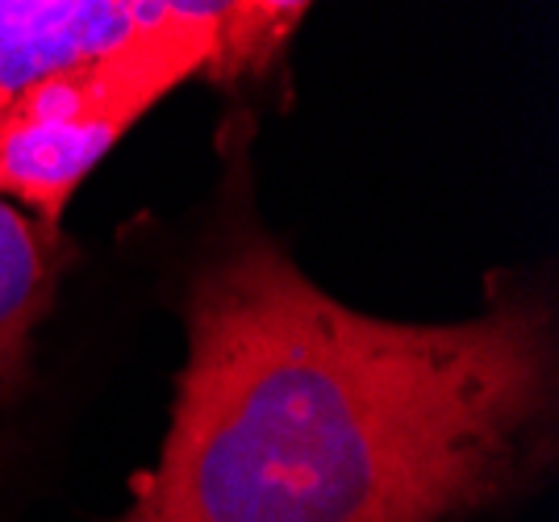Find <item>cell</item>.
Here are the masks:
<instances>
[{"label": "cell", "instance_id": "6da1fadb", "mask_svg": "<svg viewBox=\"0 0 559 522\" xmlns=\"http://www.w3.org/2000/svg\"><path fill=\"white\" fill-rule=\"evenodd\" d=\"M247 139L185 276L159 460L109 522H467L556 464L551 293L492 276L460 322H389L305 276L247 197Z\"/></svg>", "mask_w": 559, "mask_h": 522}, {"label": "cell", "instance_id": "7a4b0ae2", "mask_svg": "<svg viewBox=\"0 0 559 522\" xmlns=\"http://www.w3.org/2000/svg\"><path fill=\"white\" fill-rule=\"evenodd\" d=\"M305 4L180 0L146 38L43 80L0 114V201L63 226L71 197L134 121L188 80H263L305 22Z\"/></svg>", "mask_w": 559, "mask_h": 522}, {"label": "cell", "instance_id": "3957f363", "mask_svg": "<svg viewBox=\"0 0 559 522\" xmlns=\"http://www.w3.org/2000/svg\"><path fill=\"white\" fill-rule=\"evenodd\" d=\"M180 0H0V114L29 88L146 38Z\"/></svg>", "mask_w": 559, "mask_h": 522}, {"label": "cell", "instance_id": "277c9868", "mask_svg": "<svg viewBox=\"0 0 559 522\" xmlns=\"http://www.w3.org/2000/svg\"><path fill=\"white\" fill-rule=\"evenodd\" d=\"M71 263L75 242L63 226L38 222L0 201V410L29 389L38 331L55 309Z\"/></svg>", "mask_w": 559, "mask_h": 522}]
</instances>
